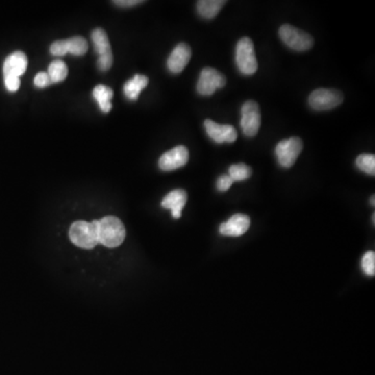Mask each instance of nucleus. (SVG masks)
<instances>
[{
	"mask_svg": "<svg viewBox=\"0 0 375 375\" xmlns=\"http://www.w3.org/2000/svg\"><path fill=\"white\" fill-rule=\"evenodd\" d=\"M69 238L72 243L83 250H92L98 244L95 223L80 220L70 226Z\"/></svg>",
	"mask_w": 375,
	"mask_h": 375,
	"instance_id": "2",
	"label": "nucleus"
},
{
	"mask_svg": "<svg viewBox=\"0 0 375 375\" xmlns=\"http://www.w3.org/2000/svg\"><path fill=\"white\" fill-rule=\"evenodd\" d=\"M113 65V53L101 56L98 57L97 67L100 71H108Z\"/></svg>",
	"mask_w": 375,
	"mask_h": 375,
	"instance_id": "25",
	"label": "nucleus"
},
{
	"mask_svg": "<svg viewBox=\"0 0 375 375\" xmlns=\"http://www.w3.org/2000/svg\"><path fill=\"white\" fill-rule=\"evenodd\" d=\"M204 128L208 137L215 143H232L237 140V132L234 126L216 123L213 120L206 119Z\"/></svg>",
	"mask_w": 375,
	"mask_h": 375,
	"instance_id": "10",
	"label": "nucleus"
},
{
	"mask_svg": "<svg viewBox=\"0 0 375 375\" xmlns=\"http://www.w3.org/2000/svg\"><path fill=\"white\" fill-rule=\"evenodd\" d=\"M237 67L241 73L245 75H252L258 70V61H256V51H254V43L248 37L241 38L236 47Z\"/></svg>",
	"mask_w": 375,
	"mask_h": 375,
	"instance_id": "3",
	"label": "nucleus"
},
{
	"mask_svg": "<svg viewBox=\"0 0 375 375\" xmlns=\"http://www.w3.org/2000/svg\"><path fill=\"white\" fill-rule=\"evenodd\" d=\"M250 228V218L244 214H236L220 226L219 232L226 237H241L246 234Z\"/></svg>",
	"mask_w": 375,
	"mask_h": 375,
	"instance_id": "12",
	"label": "nucleus"
},
{
	"mask_svg": "<svg viewBox=\"0 0 375 375\" xmlns=\"http://www.w3.org/2000/svg\"><path fill=\"white\" fill-rule=\"evenodd\" d=\"M241 128L244 135L254 137L258 132L261 126L260 106L254 100H248L241 109Z\"/></svg>",
	"mask_w": 375,
	"mask_h": 375,
	"instance_id": "7",
	"label": "nucleus"
},
{
	"mask_svg": "<svg viewBox=\"0 0 375 375\" xmlns=\"http://www.w3.org/2000/svg\"><path fill=\"white\" fill-rule=\"evenodd\" d=\"M118 7L130 8L135 7V5H140L143 3L142 0H117V1H113Z\"/></svg>",
	"mask_w": 375,
	"mask_h": 375,
	"instance_id": "29",
	"label": "nucleus"
},
{
	"mask_svg": "<svg viewBox=\"0 0 375 375\" xmlns=\"http://www.w3.org/2000/svg\"><path fill=\"white\" fill-rule=\"evenodd\" d=\"M34 84H35L36 87L41 88L42 89V88H46L48 87V86L51 85V80H50L47 72H39V73L35 76Z\"/></svg>",
	"mask_w": 375,
	"mask_h": 375,
	"instance_id": "26",
	"label": "nucleus"
},
{
	"mask_svg": "<svg viewBox=\"0 0 375 375\" xmlns=\"http://www.w3.org/2000/svg\"><path fill=\"white\" fill-rule=\"evenodd\" d=\"M302 148L304 143L300 138L292 137L282 140L276 147L278 164L284 168L292 167L302 154Z\"/></svg>",
	"mask_w": 375,
	"mask_h": 375,
	"instance_id": "6",
	"label": "nucleus"
},
{
	"mask_svg": "<svg viewBox=\"0 0 375 375\" xmlns=\"http://www.w3.org/2000/svg\"><path fill=\"white\" fill-rule=\"evenodd\" d=\"M278 34L282 41L289 48L295 51H306L314 45V39L312 36L289 24H284L278 31Z\"/></svg>",
	"mask_w": 375,
	"mask_h": 375,
	"instance_id": "4",
	"label": "nucleus"
},
{
	"mask_svg": "<svg viewBox=\"0 0 375 375\" xmlns=\"http://www.w3.org/2000/svg\"><path fill=\"white\" fill-rule=\"evenodd\" d=\"M186 200H188L186 192L184 190L176 189L168 193L160 204L164 208L171 210L172 217L174 219H180Z\"/></svg>",
	"mask_w": 375,
	"mask_h": 375,
	"instance_id": "14",
	"label": "nucleus"
},
{
	"mask_svg": "<svg viewBox=\"0 0 375 375\" xmlns=\"http://www.w3.org/2000/svg\"><path fill=\"white\" fill-rule=\"evenodd\" d=\"M47 73L49 75L50 80H51V84L61 83L67 77V65H66L65 62L61 61V60H55V61L50 63Z\"/></svg>",
	"mask_w": 375,
	"mask_h": 375,
	"instance_id": "19",
	"label": "nucleus"
},
{
	"mask_svg": "<svg viewBox=\"0 0 375 375\" xmlns=\"http://www.w3.org/2000/svg\"><path fill=\"white\" fill-rule=\"evenodd\" d=\"M189 160V150L184 146L180 145L173 149L165 152L158 160V167L163 171H173L178 168L184 167Z\"/></svg>",
	"mask_w": 375,
	"mask_h": 375,
	"instance_id": "9",
	"label": "nucleus"
},
{
	"mask_svg": "<svg viewBox=\"0 0 375 375\" xmlns=\"http://www.w3.org/2000/svg\"><path fill=\"white\" fill-rule=\"evenodd\" d=\"M147 76L136 74L134 77L130 78L124 85L123 92L126 98L130 100H137L139 98L140 93L147 87Z\"/></svg>",
	"mask_w": 375,
	"mask_h": 375,
	"instance_id": "15",
	"label": "nucleus"
},
{
	"mask_svg": "<svg viewBox=\"0 0 375 375\" xmlns=\"http://www.w3.org/2000/svg\"><path fill=\"white\" fill-rule=\"evenodd\" d=\"M362 269L365 274L368 276H375V252H367L363 256Z\"/></svg>",
	"mask_w": 375,
	"mask_h": 375,
	"instance_id": "23",
	"label": "nucleus"
},
{
	"mask_svg": "<svg viewBox=\"0 0 375 375\" xmlns=\"http://www.w3.org/2000/svg\"><path fill=\"white\" fill-rule=\"evenodd\" d=\"M66 45H67L68 53H71L72 56H76V57L86 55V52L89 48L87 40L85 38L80 37V36L66 40Z\"/></svg>",
	"mask_w": 375,
	"mask_h": 375,
	"instance_id": "20",
	"label": "nucleus"
},
{
	"mask_svg": "<svg viewBox=\"0 0 375 375\" xmlns=\"http://www.w3.org/2000/svg\"><path fill=\"white\" fill-rule=\"evenodd\" d=\"M27 57L22 51H15L3 63V77L19 78L27 69Z\"/></svg>",
	"mask_w": 375,
	"mask_h": 375,
	"instance_id": "13",
	"label": "nucleus"
},
{
	"mask_svg": "<svg viewBox=\"0 0 375 375\" xmlns=\"http://www.w3.org/2000/svg\"><path fill=\"white\" fill-rule=\"evenodd\" d=\"M50 53L56 57H64L67 55V45L66 40H58L50 45Z\"/></svg>",
	"mask_w": 375,
	"mask_h": 375,
	"instance_id": "24",
	"label": "nucleus"
},
{
	"mask_svg": "<svg viewBox=\"0 0 375 375\" xmlns=\"http://www.w3.org/2000/svg\"><path fill=\"white\" fill-rule=\"evenodd\" d=\"M343 100L344 96L338 90L320 88L311 93L309 104L316 111H328L340 106Z\"/></svg>",
	"mask_w": 375,
	"mask_h": 375,
	"instance_id": "5",
	"label": "nucleus"
},
{
	"mask_svg": "<svg viewBox=\"0 0 375 375\" xmlns=\"http://www.w3.org/2000/svg\"><path fill=\"white\" fill-rule=\"evenodd\" d=\"M252 174V168L243 163L234 164V165L230 166V170H228V176L234 180V182L248 180Z\"/></svg>",
	"mask_w": 375,
	"mask_h": 375,
	"instance_id": "21",
	"label": "nucleus"
},
{
	"mask_svg": "<svg viewBox=\"0 0 375 375\" xmlns=\"http://www.w3.org/2000/svg\"><path fill=\"white\" fill-rule=\"evenodd\" d=\"M232 184H234V180L230 178V176H222L218 178L216 186H217L218 191L226 192L228 191V190H230Z\"/></svg>",
	"mask_w": 375,
	"mask_h": 375,
	"instance_id": "27",
	"label": "nucleus"
},
{
	"mask_svg": "<svg viewBox=\"0 0 375 375\" xmlns=\"http://www.w3.org/2000/svg\"><path fill=\"white\" fill-rule=\"evenodd\" d=\"M226 85V77L214 68L206 67L202 69L197 83V92L200 95L210 96L216 90L221 89Z\"/></svg>",
	"mask_w": 375,
	"mask_h": 375,
	"instance_id": "8",
	"label": "nucleus"
},
{
	"mask_svg": "<svg viewBox=\"0 0 375 375\" xmlns=\"http://www.w3.org/2000/svg\"><path fill=\"white\" fill-rule=\"evenodd\" d=\"M114 92L111 88L104 85H98L94 88L93 97L97 101L100 110L104 113H109L112 110V98H113Z\"/></svg>",
	"mask_w": 375,
	"mask_h": 375,
	"instance_id": "16",
	"label": "nucleus"
},
{
	"mask_svg": "<svg viewBox=\"0 0 375 375\" xmlns=\"http://www.w3.org/2000/svg\"><path fill=\"white\" fill-rule=\"evenodd\" d=\"M92 42L94 44V50L97 53L98 57L101 56L113 53L112 52L111 44H110L109 38L106 32L102 29H95L92 32Z\"/></svg>",
	"mask_w": 375,
	"mask_h": 375,
	"instance_id": "18",
	"label": "nucleus"
},
{
	"mask_svg": "<svg viewBox=\"0 0 375 375\" xmlns=\"http://www.w3.org/2000/svg\"><path fill=\"white\" fill-rule=\"evenodd\" d=\"M356 167L361 171L369 174V176H375V156L370 154H363L356 158Z\"/></svg>",
	"mask_w": 375,
	"mask_h": 375,
	"instance_id": "22",
	"label": "nucleus"
},
{
	"mask_svg": "<svg viewBox=\"0 0 375 375\" xmlns=\"http://www.w3.org/2000/svg\"><path fill=\"white\" fill-rule=\"evenodd\" d=\"M191 56L192 51L189 45L184 43L178 44L172 50L171 55L168 58V69L171 73H180L189 64Z\"/></svg>",
	"mask_w": 375,
	"mask_h": 375,
	"instance_id": "11",
	"label": "nucleus"
},
{
	"mask_svg": "<svg viewBox=\"0 0 375 375\" xmlns=\"http://www.w3.org/2000/svg\"><path fill=\"white\" fill-rule=\"evenodd\" d=\"M97 232L98 244L108 248H116L123 243L126 236L125 228L121 220L114 216H106L94 221Z\"/></svg>",
	"mask_w": 375,
	"mask_h": 375,
	"instance_id": "1",
	"label": "nucleus"
},
{
	"mask_svg": "<svg viewBox=\"0 0 375 375\" xmlns=\"http://www.w3.org/2000/svg\"><path fill=\"white\" fill-rule=\"evenodd\" d=\"M371 204H372V206H374V196H372V198L370 199Z\"/></svg>",
	"mask_w": 375,
	"mask_h": 375,
	"instance_id": "30",
	"label": "nucleus"
},
{
	"mask_svg": "<svg viewBox=\"0 0 375 375\" xmlns=\"http://www.w3.org/2000/svg\"><path fill=\"white\" fill-rule=\"evenodd\" d=\"M5 86L9 92H17L20 88V78L5 77Z\"/></svg>",
	"mask_w": 375,
	"mask_h": 375,
	"instance_id": "28",
	"label": "nucleus"
},
{
	"mask_svg": "<svg viewBox=\"0 0 375 375\" xmlns=\"http://www.w3.org/2000/svg\"><path fill=\"white\" fill-rule=\"evenodd\" d=\"M226 3V0H200L197 3L198 14L206 19H213Z\"/></svg>",
	"mask_w": 375,
	"mask_h": 375,
	"instance_id": "17",
	"label": "nucleus"
}]
</instances>
